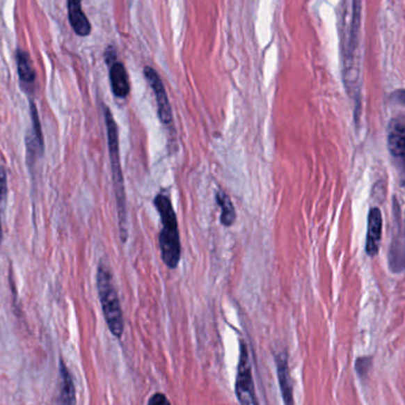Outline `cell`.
Returning <instances> with one entry per match:
<instances>
[{
    "mask_svg": "<svg viewBox=\"0 0 405 405\" xmlns=\"http://www.w3.org/2000/svg\"><path fill=\"white\" fill-rule=\"evenodd\" d=\"M104 122L107 129L108 151L111 164V178L116 191V207H118V219H119L120 237L122 243H126L128 239L127 231V198L125 190L122 167L120 160L119 132L114 116L111 109L104 107Z\"/></svg>",
    "mask_w": 405,
    "mask_h": 405,
    "instance_id": "obj_1",
    "label": "cell"
},
{
    "mask_svg": "<svg viewBox=\"0 0 405 405\" xmlns=\"http://www.w3.org/2000/svg\"><path fill=\"white\" fill-rule=\"evenodd\" d=\"M154 207L159 212L163 229L159 234L161 258L168 268L175 269L182 257V244L179 236L178 221L171 199L159 193L154 198Z\"/></svg>",
    "mask_w": 405,
    "mask_h": 405,
    "instance_id": "obj_2",
    "label": "cell"
},
{
    "mask_svg": "<svg viewBox=\"0 0 405 405\" xmlns=\"http://www.w3.org/2000/svg\"><path fill=\"white\" fill-rule=\"evenodd\" d=\"M97 292L104 310V319L113 335L120 338L123 333V315L119 295L116 292L113 275L104 263L97 268Z\"/></svg>",
    "mask_w": 405,
    "mask_h": 405,
    "instance_id": "obj_3",
    "label": "cell"
},
{
    "mask_svg": "<svg viewBox=\"0 0 405 405\" xmlns=\"http://www.w3.org/2000/svg\"><path fill=\"white\" fill-rule=\"evenodd\" d=\"M236 395L241 405H258L255 393L251 359L244 342L241 345V356L236 376Z\"/></svg>",
    "mask_w": 405,
    "mask_h": 405,
    "instance_id": "obj_4",
    "label": "cell"
},
{
    "mask_svg": "<svg viewBox=\"0 0 405 405\" xmlns=\"http://www.w3.org/2000/svg\"><path fill=\"white\" fill-rule=\"evenodd\" d=\"M143 75L146 77L148 84L151 86L152 90L154 93L157 107H158V116L164 126L171 127L173 125V114H172L171 104L167 96L166 89L164 87L163 81L160 79L158 72L151 67L143 69Z\"/></svg>",
    "mask_w": 405,
    "mask_h": 405,
    "instance_id": "obj_5",
    "label": "cell"
},
{
    "mask_svg": "<svg viewBox=\"0 0 405 405\" xmlns=\"http://www.w3.org/2000/svg\"><path fill=\"white\" fill-rule=\"evenodd\" d=\"M388 148L393 158L401 160L405 177V122L393 119L388 128Z\"/></svg>",
    "mask_w": 405,
    "mask_h": 405,
    "instance_id": "obj_6",
    "label": "cell"
},
{
    "mask_svg": "<svg viewBox=\"0 0 405 405\" xmlns=\"http://www.w3.org/2000/svg\"><path fill=\"white\" fill-rule=\"evenodd\" d=\"M367 236H366V254L374 257L379 251L381 246V229H383V219L381 210L378 207H372L367 219Z\"/></svg>",
    "mask_w": 405,
    "mask_h": 405,
    "instance_id": "obj_7",
    "label": "cell"
},
{
    "mask_svg": "<svg viewBox=\"0 0 405 405\" xmlns=\"http://www.w3.org/2000/svg\"><path fill=\"white\" fill-rule=\"evenodd\" d=\"M109 80H111L113 94L119 99H126L129 94V90H131V86H129V80H128L127 70L122 63L114 62V63L111 64Z\"/></svg>",
    "mask_w": 405,
    "mask_h": 405,
    "instance_id": "obj_8",
    "label": "cell"
},
{
    "mask_svg": "<svg viewBox=\"0 0 405 405\" xmlns=\"http://www.w3.org/2000/svg\"><path fill=\"white\" fill-rule=\"evenodd\" d=\"M68 15L76 35L86 37L92 31V25L82 11V0H68Z\"/></svg>",
    "mask_w": 405,
    "mask_h": 405,
    "instance_id": "obj_9",
    "label": "cell"
},
{
    "mask_svg": "<svg viewBox=\"0 0 405 405\" xmlns=\"http://www.w3.org/2000/svg\"><path fill=\"white\" fill-rule=\"evenodd\" d=\"M389 266L395 273H401L405 270V225L404 230L398 228L395 232L392 244L390 248Z\"/></svg>",
    "mask_w": 405,
    "mask_h": 405,
    "instance_id": "obj_10",
    "label": "cell"
},
{
    "mask_svg": "<svg viewBox=\"0 0 405 405\" xmlns=\"http://www.w3.org/2000/svg\"><path fill=\"white\" fill-rule=\"evenodd\" d=\"M276 366H278V384L281 388L285 404L293 405L294 404L293 403V386H292L289 365H288L286 354H278L276 357Z\"/></svg>",
    "mask_w": 405,
    "mask_h": 405,
    "instance_id": "obj_11",
    "label": "cell"
},
{
    "mask_svg": "<svg viewBox=\"0 0 405 405\" xmlns=\"http://www.w3.org/2000/svg\"><path fill=\"white\" fill-rule=\"evenodd\" d=\"M58 405H76L75 386L67 366L61 363V390Z\"/></svg>",
    "mask_w": 405,
    "mask_h": 405,
    "instance_id": "obj_12",
    "label": "cell"
},
{
    "mask_svg": "<svg viewBox=\"0 0 405 405\" xmlns=\"http://www.w3.org/2000/svg\"><path fill=\"white\" fill-rule=\"evenodd\" d=\"M216 200H217L219 207L222 209V215H221L222 225L227 228L234 225L237 215H236V210H235L234 204L231 202L230 197L225 192L219 191V193L216 195Z\"/></svg>",
    "mask_w": 405,
    "mask_h": 405,
    "instance_id": "obj_13",
    "label": "cell"
},
{
    "mask_svg": "<svg viewBox=\"0 0 405 405\" xmlns=\"http://www.w3.org/2000/svg\"><path fill=\"white\" fill-rule=\"evenodd\" d=\"M17 64H18V74L22 82L32 84L36 79V72L32 67L31 60L26 52L22 50L17 52Z\"/></svg>",
    "mask_w": 405,
    "mask_h": 405,
    "instance_id": "obj_14",
    "label": "cell"
},
{
    "mask_svg": "<svg viewBox=\"0 0 405 405\" xmlns=\"http://www.w3.org/2000/svg\"><path fill=\"white\" fill-rule=\"evenodd\" d=\"M370 364H371V358H360V359H358L357 364H356V366H357L358 374L364 377V376L367 374Z\"/></svg>",
    "mask_w": 405,
    "mask_h": 405,
    "instance_id": "obj_15",
    "label": "cell"
},
{
    "mask_svg": "<svg viewBox=\"0 0 405 405\" xmlns=\"http://www.w3.org/2000/svg\"><path fill=\"white\" fill-rule=\"evenodd\" d=\"M148 405H171V403L163 393H155L148 402Z\"/></svg>",
    "mask_w": 405,
    "mask_h": 405,
    "instance_id": "obj_16",
    "label": "cell"
},
{
    "mask_svg": "<svg viewBox=\"0 0 405 405\" xmlns=\"http://www.w3.org/2000/svg\"><path fill=\"white\" fill-rule=\"evenodd\" d=\"M6 184V179H5L4 172H0V200H1V197L4 195L5 192V185ZM0 241H1V224H0Z\"/></svg>",
    "mask_w": 405,
    "mask_h": 405,
    "instance_id": "obj_17",
    "label": "cell"
},
{
    "mask_svg": "<svg viewBox=\"0 0 405 405\" xmlns=\"http://www.w3.org/2000/svg\"><path fill=\"white\" fill-rule=\"evenodd\" d=\"M392 99L396 100L397 104H405V90H397L393 93Z\"/></svg>",
    "mask_w": 405,
    "mask_h": 405,
    "instance_id": "obj_18",
    "label": "cell"
}]
</instances>
